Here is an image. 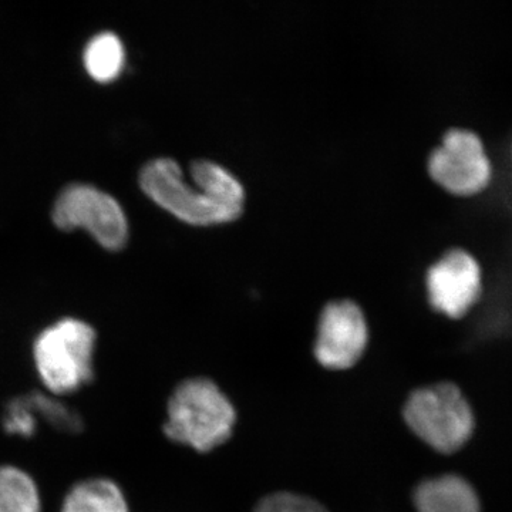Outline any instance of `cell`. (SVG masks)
Masks as SVG:
<instances>
[{
    "mask_svg": "<svg viewBox=\"0 0 512 512\" xmlns=\"http://www.w3.org/2000/svg\"><path fill=\"white\" fill-rule=\"evenodd\" d=\"M97 333L82 319L63 318L33 340V365L45 392L66 397L93 382Z\"/></svg>",
    "mask_w": 512,
    "mask_h": 512,
    "instance_id": "obj_1",
    "label": "cell"
},
{
    "mask_svg": "<svg viewBox=\"0 0 512 512\" xmlns=\"http://www.w3.org/2000/svg\"><path fill=\"white\" fill-rule=\"evenodd\" d=\"M234 406L220 387L205 377H195L175 387L167 406L164 434L175 443L208 453L231 437Z\"/></svg>",
    "mask_w": 512,
    "mask_h": 512,
    "instance_id": "obj_2",
    "label": "cell"
},
{
    "mask_svg": "<svg viewBox=\"0 0 512 512\" xmlns=\"http://www.w3.org/2000/svg\"><path fill=\"white\" fill-rule=\"evenodd\" d=\"M403 417L421 441L443 454L460 450L476 427L470 403L451 383L421 387L410 394Z\"/></svg>",
    "mask_w": 512,
    "mask_h": 512,
    "instance_id": "obj_3",
    "label": "cell"
},
{
    "mask_svg": "<svg viewBox=\"0 0 512 512\" xmlns=\"http://www.w3.org/2000/svg\"><path fill=\"white\" fill-rule=\"evenodd\" d=\"M140 184L158 205L191 224L231 221L242 212V205L218 200L198 185L191 187L174 158H156L144 165Z\"/></svg>",
    "mask_w": 512,
    "mask_h": 512,
    "instance_id": "obj_4",
    "label": "cell"
},
{
    "mask_svg": "<svg viewBox=\"0 0 512 512\" xmlns=\"http://www.w3.org/2000/svg\"><path fill=\"white\" fill-rule=\"evenodd\" d=\"M53 221L66 229L86 228L103 247L126 244L127 218L116 198L87 184H73L57 198Z\"/></svg>",
    "mask_w": 512,
    "mask_h": 512,
    "instance_id": "obj_5",
    "label": "cell"
},
{
    "mask_svg": "<svg viewBox=\"0 0 512 512\" xmlns=\"http://www.w3.org/2000/svg\"><path fill=\"white\" fill-rule=\"evenodd\" d=\"M429 171L433 180L447 191L471 195L487 187L491 164L477 134L464 128H453L431 153Z\"/></svg>",
    "mask_w": 512,
    "mask_h": 512,
    "instance_id": "obj_6",
    "label": "cell"
},
{
    "mask_svg": "<svg viewBox=\"0 0 512 512\" xmlns=\"http://www.w3.org/2000/svg\"><path fill=\"white\" fill-rule=\"evenodd\" d=\"M369 330L362 309L355 302H330L320 313L315 357L329 370L350 369L365 353Z\"/></svg>",
    "mask_w": 512,
    "mask_h": 512,
    "instance_id": "obj_7",
    "label": "cell"
},
{
    "mask_svg": "<svg viewBox=\"0 0 512 512\" xmlns=\"http://www.w3.org/2000/svg\"><path fill=\"white\" fill-rule=\"evenodd\" d=\"M427 293L436 311L451 319L466 315L481 292V269L463 249H451L427 272Z\"/></svg>",
    "mask_w": 512,
    "mask_h": 512,
    "instance_id": "obj_8",
    "label": "cell"
},
{
    "mask_svg": "<svg viewBox=\"0 0 512 512\" xmlns=\"http://www.w3.org/2000/svg\"><path fill=\"white\" fill-rule=\"evenodd\" d=\"M413 503L417 512H481L473 485L454 474L423 481L414 490Z\"/></svg>",
    "mask_w": 512,
    "mask_h": 512,
    "instance_id": "obj_9",
    "label": "cell"
},
{
    "mask_svg": "<svg viewBox=\"0 0 512 512\" xmlns=\"http://www.w3.org/2000/svg\"><path fill=\"white\" fill-rule=\"evenodd\" d=\"M60 512H130L126 494L116 481L90 477L70 487Z\"/></svg>",
    "mask_w": 512,
    "mask_h": 512,
    "instance_id": "obj_10",
    "label": "cell"
},
{
    "mask_svg": "<svg viewBox=\"0 0 512 512\" xmlns=\"http://www.w3.org/2000/svg\"><path fill=\"white\" fill-rule=\"evenodd\" d=\"M0 512H42L35 478L13 464L0 466Z\"/></svg>",
    "mask_w": 512,
    "mask_h": 512,
    "instance_id": "obj_11",
    "label": "cell"
},
{
    "mask_svg": "<svg viewBox=\"0 0 512 512\" xmlns=\"http://www.w3.org/2000/svg\"><path fill=\"white\" fill-rule=\"evenodd\" d=\"M84 66L97 82H110L124 66V46L116 33L94 36L84 50Z\"/></svg>",
    "mask_w": 512,
    "mask_h": 512,
    "instance_id": "obj_12",
    "label": "cell"
},
{
    "mask_svg": "<svg viewBox=\"0 0 512 512\" xmlns=\"http://www.w3.org/2000/svg\"><path fill=\"white\" fill-rule=\"evenodd\" d=\"M191 177L195 185L212 197L229 204L244 205L245 191L241 181L222 165L211 160L192 161Z\"/></svg>",
    "mask_w": 512,
    "mask_h": 512,
    "instance_id": "obj_13",
    "label": "cell"
},
{
    "mask_svg": "<svg viewBox=\"0 0 512 512\" xmlns=\"http://www.w3.org/2000/svg\"><path fill=\"white\" fill-rule=\"evenodd\" d=\"M26 399H28L39 423L43 421L59 433H82L84 426L82 416L76 409L64 402L62 397L36 390V392L26 394Z\"/></svg>",
    "mask_w": 512,
    "mask_h": 512,
    "instance_id": "obj_14",
    "label": "cell"
},
{
    "mask_svg": "<svg viewBox=\"0 0 512 512\" xmlns=\"http://www.w3.org/2000/svg\"><path fill=\"white\" fill-rule=\"evenodd\" d=\"M2 427L9 436L20 437V439H32L35 436L39 420L33 413L26 394L15 397L6 404L2 416Z\"/></svg>",
    "mask_w": 512,
    "mask_h": 512,
    "instance_id": "obj_15",
    "label": "cell"
},
{
    "mask_svg": "<svg viewBox=\"0 0 512 512\" xmlns=\"http://www.w3.org/2000/svg\"><path fill=\"white\" fill-rule=\"evenodd\" d=\"M255 512H329L319 501L295 493L266 495L256 505Z\"/></svg>",
    "mask_w": 512,
    "mask_h": 512,
    "instance_id": "obj_16",
    "label": "cell"
}]
</instances>
